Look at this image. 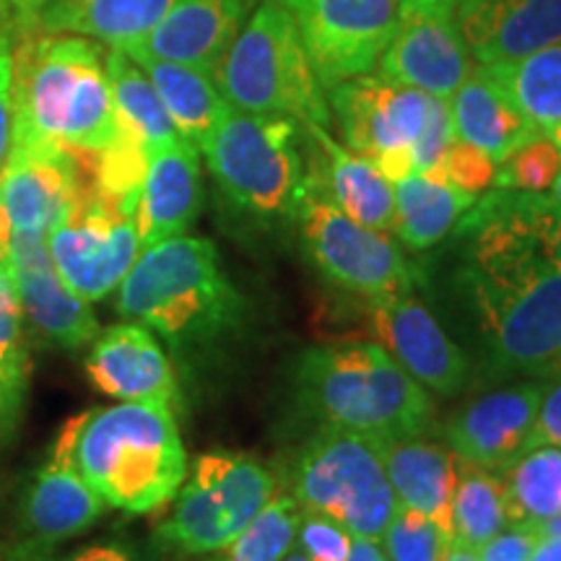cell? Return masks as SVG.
I'll return each mask as SVG.
<instances>
[{
    "mask_svg": "<svg viewBox=\"0 0 561 561\" xmlns=\"http://www.w3.org/2000/svg\"><path fill=\"white\" fill-rule=\"evenodd\" d=\"M130 58L151 79L153 89H157L164 110L170 112L180 136L191 140L195 149L203 151L210 133L216 130L221 115L229 107L219 94V89H216L214 76L201 68L185 66V62L159 60L149 58V55H130Z\"/></svg>",
    "mask_w": 561,
    "mask_h": 561,
    "instance_id": "83f0119b",
    "label": "cell"
},
{
    "mask_svg": "<svg viewBox=\"0 0 561 561\" xmlns=\"http://www.w3.org/2000/svg\"><path fill=\"white\" fill-rule=\"evenodd\" d=\"M396 198V231L411 250H430L450 237L462 216L476 203L473 195L458 191L447 180L409 174L392 182Z\"/></svg>",
    "mask_w": 561,
    "mask_h": 561,
    "instance_id": "f1b7e54d",
    "label": "cell"
},
{
    "mask_svg": "<svg viewBox=\"0 0 561 561\" xmlns=\"http://www.w3.org/2000/svg\"><path fill=\"white\" fill-rule=\"evenodd\" d=\"M455 21L479 66L515 62L561 42V0H458Z\"/></svg>",
    "mask_w": 561,
    "mask_h": 561,
    "instance_id": "ffe728a7",
    "label": "cell"
},
{
    "mask_svg": "<svg viewBox=\"0 0 561 561\" xmlns=\"http://www.w3.org/2000/svg\"><path fill=\"white\" fill-rule=\"evenodd\" d=\"M87 375L102 396L128 403H180L178 377L164 348L140 322H121L96 333L87 356Z\"/></svg>",
    "mask_w": 561,
    "mask_h": 561,
    "instance_id": "ac0fdd59",
    "label": "cell"
},
{
    "mask_svg": "<svg viewBox=\"0 0 561 561\" xmlns=\"http://www.w3.org/2000/svg\"><path fill=\"white\" fill-rule=\"evenodd\" d=\"M13 138V19L0 21V172Z\"/></svg>",
    "mask_w": 561,
    "mask_h": 561,
    "instance_id": "b9f144b4",
    "label": "cell"
},
{
    "mask_svg": "<svg viewBox=\"0 0 561 561\" xmlns=\"http://www.w3.org/2000/svg\"><path fill=\"white\" fill-rule=\"evenodd\" d=\"M530 561H561V538H541Z\"/></svg>",
    "mask_w": 561,
    "mask_h": 561,
    "instance_id": "c3c4849f",
    "label": "cell"
},
{
    "mask_svg": "<svg viewBox=\"0 0 561 561\" xmlns=\"http://www.w3.org/2000/svg\"><path fill=\"white\" fill-rule=\"evenodd\" d=\"M468 263L462 294L481 328L491 377L561 375V271L538 255L489 191L458 224Z\"/></svg>",
    "mask_w": 561,
    "mask_h": 561,
    "instance_id": "6da1fadb",
    "label": "cell"
},
{
    "mask_svg": "<svg viewBox=\"0 0 561 561\" xmlns=\"http://www.w3.org/2000/svg\"><path fill=\"white\" fill-rule=\"evenodd\" d=\"M455 3H458V0H455Z\"/></svg>",
    "mask_w": 561,
    "mask_h": 561,
    "instance_id": "6f0895ef",
    "label": "cell"
},
{
    "mask_svg": "<svg viewBox=\"0 0 561 561\" xmlns=\"http://www.w3.org/2000/svg\"><path fill=\"white\" fill-rule=\"evenodd\" d=\"M11 276L24 318L58 348H81L96 339L100 322L55 268L47 240L11 237Z\"/></svg>",
    "mask_w": 561,
    "mask_h": 561,
    "instance_id": "d6986e66",
    "label": "cell"
},
{
    "mask_svg": "<svg viewBox=\"0 0 561 561\" xmlns=\"http://www.w3.org/2000/svg\"><path fill=\"white\" fill-rule=\"evenodd\" d=\"M546 195H549V201L553 203V206H559V208H561V172L557 174V180H553L551 191L546 193Z\"/></svg>",
    "mask_w": 561,
    "mask_h": 561,
    "instance_id": "db71d44e",
    "label": "cell"
},
{
    "mask_svg": "<svg viewBox=\"0 0 561 561\" xmlns=\"http://www.w3.org/2000/svg\"><path fill=\"white\" fill-rule=\"evenodd\" d=\"M278 486V476L252 455H201L153 541L172 557H208L227 549Z\"/></svg>",
    "mask_w": 561,
    "mask_h": 561,
    "instance_id": "9c48e42d",
    "label": "cell"
},
{
    "mask_svg": "<svg viewBox=\"0 0 561 561\" xmlns=\"http://www.w3.org/2000/svg\"><path fill=\"white\" fill-rule=\"evenodd\" d=\"M299 130L291 117L227 107L201 153L231 208L261 224L294 219L307 193Z\"/></svg>",
    "mask_w": 561,
    "mask_h": 561,
    "instance_id": "52a82bcc",
    "label": "cell"
},
{
    "mask_svg": "<svg viewBox=\"0 0 561 561\" xmlns=\"http://www.w3.org/2000/svg\"><path fill=\"white\" fill-rule=\"evenodd\" d=\"M102 45L13 19L11 149L102 151L121 136Z\"/></svg>",
    "mask_w": 561,
    "mask_h": 561,
    "instance_id": "7a4b0ae2",
    "label": "cell"
},
{
    "mask_svg": "<svg viewBox=\"0 0 561 561\" xmlns=\"http://www.w3.org/2000/svg\"><path fill=\"white\" fill-rule=\"evenodd\" d=\"M11 263V231L9 221H5L3 208H0V271Z\"/></svg>",
    "mask_w": 561,
    "mask_h": 561,
    "instance_id": "816d5d0a",
    "label": "cell"
},
{
    "mask_svg": "<svg viewBox=\"0 0 561 561\" xmlns=\"http://www.w3.org/2000/svg\"><path fill=\"white\" fill-rule=\"evenodd\" d=\"M371 328L382 348L396 359L421 388L439 396H458L471 377V362L424 301L411 294L371 301Z\"/></svg>",
    "mask_w": 561,
    "mask_h": 561,
    "instance_id": "2e32d148",
    "label": "cell"
},
{
    "mask_svg": "<svg viewBox=\"0 0 561 561\" xmlns=\"http://www.w3.org/2000/svg\"><path fill=\"white\" fill-rule=\"evenodd\" d=\"M0 561H60L55 546L21 538V541H0Z\"/></svg>",
    "mask_w": 561,
    "mask_h": 561,
    "instance_id": "bcb514c9",
    "label": "cell"
},
{
    "mask_svg": "<svg viewBox=\"0 0 561 561\" xmlns=\"http://www.w3.org/2000/svg\"><path fill=\"white\" fill-rule=\"evenodd\" d=\"M229 107L248 115H284L301 125H331L328 94L305 50L297 21L276 0L250 13L214 70Z\"/></svg>",
    "mask_w": 561,
    "mask_h": 561,
    "instance_id": "8992f818",
    "label": "cell"
},
{
    "mask_svg": "<svg viewBox=\"0 0 561 561\" xmlns=\"http://www.w3.org/2000/svg\"><path fill=\"white\" fill-rule=\"evenodd\" d=\"M286 561H310V559H307V553H291Z\"/></svg>",
    "mask_w": 561,
    "mask_h": 561,
    "instance_id": "9f6ffc18",
    "label": "cell"
},
{
    "mask_svg": "<svg viewBox=\"0 0 561 561\" xmlns=\"http://www.w3.org/2000/svg\"><path fill=\"white\" fill-rule=\"evenodd\" d=\"M346 149L369 159L390 182L413 174V140L430 110V94L382 76H354L325 91Z\"/></svg>",
    "mask_w": 561,
    "mask_h": 561,
    "instance_id": "8fae6325",
    "label": "cell"
},
{
    "mask_svg": "<svg viewBox=\"0 0 561 561\" xmlns=\"http://www.w3.org/2000/svg\"><path fill=\"white\" fill-rule=\"evenodd\" d=\"M255 0H174L167 16L128 55L185 62L214 76L250 19Z\"/></svg>",
    "mask_w": 561,
    "mask_h": 561,
    "instance_id": "7402d4cb",
    "label": "cell"
},
{
    "mask_svg": "<svg viewBox=\"0 0 561 561\" xmlns=\"http://www.w3.org/2000/svg\"><path fill=\"white\" fill-rule=\"evenodd\" d=\"M24 320L9 263L0 271V442L16 430L30 385Z\"/></svg>",
    "mask_w": 561,
    "mask_h": 561,
    "instance_id": "836d02e7",
    "label": "cell"
},
{
    "mask_svg": "<svg viewBox=\"0 0 561 561\" xmlns=\"http://www.w3.org/2000/svg\"><path fill=\"white\" fill-rule=\"evenodd\" d=\"M294 221L305 255L339 289L367 301L411 294V265L388 231L364 227L312 193H305Z\"/></svg>",
    "mask_w": 561,
    "mask_h": 561,
    "instance_id": "30bf717a",
    "label": "cell"
},
{
    "mask_svg": "<svg viewBox=\"0 0 561 561\" xmlns=\"http://www.w3.org/2000/svg\"><path fill=\"white\" fill-rule=\"evenodd\" d=\"M107 510V502L91 489L68 453L55 442L50 460L34 473L19 502L21 538L58 546L81 536Z\"/></svg>",
    "mask_w": 561,
    "mask_h": 561,
    "instance_id": "603a6c76",
    "label": "cell"
},
{
    "mask_svg": "<svg viewBox=\"0 0 561 561\" xmlns=\"http://www.w3.org/2000/svg\"><path fill=\"white\" fill-rule=\"evenodd\" d=\"M289 494L354 538L380 541L398 510L375 437L320 424L294 455Z\"/></svg>",
    "mask_w": 561,
    "mask_h": 561,
    "instance_id": "ba28073f",
    "label": "cell"
},
{
    "mask_svg": "<svg viewBox=\"0 0 561 561\" xmlns=\"http://www.w3.org/2000/svg\"><path fill=\"white\" fill-rule=\"evenodd\" d=\"M541 533L530 525H512L510 530H500L489 543L481 546V561H530Z\"/></svg>",
    "mask_w": 561,
    "mask_h": 561,
    "instance_id": "7bdbcfd3",
    "label": "cell"
},
{
    "mask_svg": "<svg viewBox=\"0 0 561 561\" xmlns=\"http://www.w3.org/2000/svg\"><path fill=\"white\" fill-rule=\"evenodd\" d=\"M561 172V153L549 136H533L496 167L494 187L520 193H549Z\"/></svg>",
    "mask_w": 561,
    "mask_h": 561,
    "instance_id": "8d00e7d4",
    "label": "cell"
},
{
    "mask_svg": "<svg viewBox=\"0 0 561 561\" xmlns=\"http://www.w3.org/2000/svg\"><path fill=\"white\" fill-rule=\"evenodd\" d=\"M203 206L198 149L191 140L153 151L136 208L140 250L185 234Z\"/></svg>",
    "mask_w": 561,
    "mask_h": 561,
    "instance_id": "cb8c5ba5",
    "label": "cell"
},
{
    "mask_svg": "<svg viewBox=\"0 0 561 561\" xmlns=\"http://www.w3.org/2000/svg\"><path fill=\"white\" fill-rule=\"evenodd\" d=\"M507 525L502 473L486 471L473 462H455L453 538L481 549Z\"/></svg>",
    "mask_w": 561,
    "mask_h": 561,
    "instance_id": "d6a6232c",
    "label": "cell"
},
{
    "mask_svg": "<svg viewBox=\"0 0 561 561\" xmlns=\"http://www.w3.org/2000/svg\"><path fill=\"white\" fill-rule=\"evenodd\" d=\"M47 3L50 0H11V5L16 9V21H34Z\"/></svg>",
    "mask_w": 561,
    "mask_h": 561,
    "instance_id": "f907efd6",
    "label": "cell"
},
{
    "mask_svg": "<svg viewBox=\"0 0 561 561\" xmlns=\"http://www.w3.org/2000/svg\"><path fill=\"white\" fill-rule=\"evenodd\" d=\"M390 561H439L453 543V530L416 510L398 504L396 515L382 533Z\"/></svg>",
    "mask_w": 561,
    "mask_h": 561,
    "instance_id": "d590c367",
    "label": "cell"
},
{
    "mask_svg": "<svg viewBox=\"0 0 561 561\" xmlns=\"http://www.w3.org/2000/svg\"><path fill=\"white\" fill-rule=\"evenodd\" d=\"M60 561H153L149 553L128 541H100L79 549Z\"/></svg>",
    "mask_w": 561,
    "mask_h": 561,
    "instance_id": "f6af8a7d",
    "label": "cell"
},
{
    "mask_svg": "<svg viewBox=\"0 0 561 561\" xmlns=\"http://www.w3.org/2000/svg\"><path fill=\"white\" fill-rule=\"evenodd\" d=\"M117 312L180 354L210 348L242 325V297L206 237H170L140 250L117 286Z\"/></svg>",
    "mask_w": 561,
    "mask_h": 561,
    "instance_id": "277c9868",
    "label": "cell"
},
{
    "mask_svg": "<svg viewBox=\"0 0 561 561\" xmlns=\"http://www.w3.org/2000/svg\"><path fill=\"white\" fill-rule=\"evenodd\" d=\"M47 250L60 278L91 305L107 299L123 284L140 255V242L130 216L89 198L50 231Z\"/></svg>",
    "mask_w": 561,
    "mask_h": 561,
    "instance_id": "9a60e30c",
    "label": "cell"
},
{
    "mask_svg": "<svg viewBox=\"0 0 561 561\" xmlns=\"http://www.w3.org/2000/svg\"><path fill=\"white\" fill-rule=\"evenodd\" d=\"M299 543L310 561H346L351 549L348 530L320 512H301Z\"/></svg>",
    "mask_w": 561,
    "mask_h": 561,
    "instance_id": "60d3db41",
    "label": "cell"
},
{
    "mask_svg": "<svg viewBox=\"0 0 561 561\" xmlns=\"http://www.w3.org/2000/svg\"><path fill=\"white\" fill-rule=\"evenodd\" d=\"M496 167L500 164L489 153L455 138L445 161H442V178L450 182L453 187H458V191L479 198V195L494 187Z\"/></svg>",
    "mask_w": 561,
    "mask_h": 561,
    "instance_id": "ab89813d",
    "label": "cell"
},
{
    "mask_svg": "<svg viewBox=\"0 0 561 561\" xmlns=\"http://www.w3.org/2000/svg\"><path fill=\"white\" fill-rule=\"evenodd\" d=\"M346 561H390L388 553H385L377 541H369V538H354L351 541Z\"/></svg>",
    "mask_w": 561,
    "mask_h": 561,
    "instance_id": "7dc6e473",
    "label": "cell"
},
{
    "mask_svg": "<svg viewBox=\"0 0 561 561\" xmlns=\"http://www.w3.org/2000/svg\"><path fill=\"white\" fill-rule=\"evenodd\" d=\"M58 445L107 507L130 515L164 507L187 479V453L170 405L123 401L83 411L62 426Z\"/></svg>",
    "mask_w": 561,
    "mask_h": 561,
    "instance_id": "3957f363",
    "label": "cell"
},
{
    "mask_svg": "<svg viewBox=\"0 0 561 561\" xmlns=\"http://www.w3.org/2000/svg\"><path fill=\"white\" fill-rule=\"evenodd\" d=\"M294 390L322 424L375 439L424 437L434 426L430 392L369 341L307 348L294 367Z\"/></svg>",
    "mask_w": 561,
    "mask_h": 561,
    "instance_id": "5b68a950",
    "label": "cell"
},
{
    "mask_svg": "<svg viewBox=\"0 0 561 561\" xmlns=\"http://www.w3.org/2000/svg\"><path fill=\"white\" fill-rule=\"evenodd\" d=\"M174 0H50L34 24L53 34H81L115 50H130L149 34Z\"/></svg>",
    "mask_w": 561,
    "mask_h": 561,
    "instance_id": "4316f807",
    "label": "cell"
},
{
    "mask_svg": "<svg viewBox=\"0 0 561 561\" xmlns=\"http://www.w3.org/2000/svg\"><path fill=\"white\" fill-rule=\"evenodd\" d=\"M541 396L543 382H520L462 405L445 426L455 458L496 473L520 460L530 450Z\"/></svg>",
    "mask_w": 561,
    "mask_h": 561,
    "instance_id": "e0dca14e",
    "label": "cell"
},
{
    "mask_svg": "<svg viewBox=\"0 0 561 561\" xmlns=\"http://www.w3.org/2000/svg\"><path fill=\"white\" fill-rule=\"evenodd\" d=\"M471 73V53L455 21V0H401V19L380 76L419 89L437 100H450Z\"/></svg>",
    "mask_w": 561,
    "mask_h": 561,
    "instance_id": "5bb4252c",
    "label": "cell"
},
{
    "mask_svg": "<svg viewBox=\"0 0 561 561\" xmlns=\"http://www.w3.org/2000/svg\"><path fill=\"white\" fill-rule=\"evenodd\" d=\"M307 136V193L333 203L343 214L364 227L392 231L396 198L392 182L339 140H333L322 125H301Z\"/></svg>",
    "mask_w": 561,
    "mask_h": 561,
    "instance_id": "44dd1931",
    "label": "cell"
},
{
    "mask_svg": "<svg viewBox=\"0 0 561 561\" xmlns=\"http://www.w3.org/2000/svg\"><path fill=\"white\" fill-rule=\"evenodd\" d=\"M533 447H559L561 450V375H557V382L543 385L536 424L530 432V450Z\"/></svg>",
    "mask_w": 561,
    "mask_h": 561,
    "instance_id": "ee69618b",
    "label": "cell"
},
{
    "mask_svg": "<svg viewBox=\"0 0 561 561\" xmlns=\"http://www.w3.org/2000/svg\"><path fill=\"white\" fill-rule=\"evenodd\" d=\"M507 523L538 525L561 512V450L533 447L502 471Z\"/></svg>",
    "mask_w": 561,
    "mask_h": 561,
    "instance_id": "1f68e13d",
    "label": "cell"
},
{
    "mask_svg": "<svg viewBox=\"0 0 561 561\" xmlns=\"http://www.w3.org/2000/svg\"><path fill=\"white\" fill-rule=\"evenodd\" d=\"M447 102L453 112L455 138L489 153L496 164L520 149L525 140L541 136L483 66L471 68L468 79Z\"/></svg>",
    "mask_w": 561,
    "mask_h": 561,
    "instance_id": "484cf974",
    "label": "cell"
},
{
    "mask_svg": "<svg viewBox=\"0 0 561 561\" xmlns=\"http://www.w3.org/2000/svg\"><path fill=\"white\" fill-rule=\"evenodd\" d=\"M89 201V174L79 151L62 146L11 149L0 172V208L11 237L47 240Z\"/></svg>",
    "mask_w": 561,
    "mask_h": 561,
    "instance_id": "4fadbf2b",
    "label": "cell"
},
{
    "mask_svg": "<svg viewBox=\"0 0 561 561\" xmlns=\"http://www.w3.org/2000/svg\"><path fill=\"white\" fill-rule=\"evenodd\" d=\"M546 136H549L551 140H553V146H557V149H559V153H561V123L557 125V128H553V130H549V133H546Z\"/></svg>",
    "mask_w": 561,
    "mask_h": 561,
    "instance_id": "11a10c76",
    "label": "cell"
},
{
    "mask_svg": "<svg viewBox=\"0 0 561 561\" xmlns=\"http://www.w3.org/2000/svg\"><path fill=\"white\" fill-rule=\"evenodd\" d=\"M483 68L536 133L546 136L561 123V42L515 62Z\"/></svg>",
    "mask_w": 561,
    "mask_h": 561,
    "instance_id": "4dcf8cb0",
    "label": "cell"
},
{
    "mask_svg": "<svg viewBox=\"0 0 561 561\" xmlns=\"http://www.w3.org/2000/svg\"><path fill=\"white\" fill-rule=\"evenodd\" d=\"M104 62H107L112 100H115V115L121 133L136 138L149 153L185 140L180 136V130L174 128L170 112L161 104L151 79L128 53L110 47L107 55H104Z\"/></svg>",
    "mask_w": 561,
    "mask_h": 561,
    "instance_id": "f546056e",
    "label": "cell"
},
{
    "mask_svg": "<svg viewBox=\"0 0 561 561\" xmlns=\"http://www.w3.org/2000/svg\"><path fill=\"white\" fill-rule=\"evenodd\" d=\"M538 533H541V538H561V512L538 525Z\"/></svg>",
    "mask_w": 561,
    "mask_h": 561,
    "instance_id": "f5cc1de1",
    "label": "cell"
},
{
    "mask_svg": "<svg viewBox=\"0 0 561 561\" xmlns=\"http://www.w3.org/2000/svg\"><path fill=\"white\" fill-rule=\"evenodd\" d=\"M455 144L453 112L450 102L432 96L426 121L421 125L416 140H413V174H426V178H442V161Z\"/></svg>",
    "mask_w": 561,
    "mask_h": 561,
    "instance_id": "f35d334b",
    "label": "cell"
},
{
    "mask_svg": "<svg viewBox=\"0 0 561 561\" xmlns=\"http://www.w3.org/2000/svg\"><path fill=\"white\" fill-rule=\"evenodd\" d=\"M502 198L538 255L561 271V208L546 193L502 191Z\"/></svg>",
    "mask_w": 561,
    "mask_h": 561,
    "instance_id": "74e56055",
    "label": "cell"
},
{
    "mask_svg": "<svg viewBox=\"0 0 561 561\" xmlns=\"http://www.w3.org/2000/svg\"><path fill=\"white\" fill-rule=\"evenodd\" d=\"M297 21L322 89L371 73L401 19V0H276Z\"/></svg>",
    "mask_w": 561,
    "mask_h": 561,
    "instance_id": "7c38bea8",
    "label": "cell"
},
{
    "mask_svg": "<svg viewBox=\"0 0 561 561\" xmlns=\"http://www.w3.org/2000/svg\"><path fill=\"white\" fill-rule=\"evenodd\" d=\"M385 473L401 507L416 510L453 530L455 460L445 447L424 437L377 439Z\"/></svg>",
    "mask_w": 561,
    "mask_h": 561,
    "instance_id": "d4e9b609",
    "label": "cell"
},
{
    "mask_svg": "<svg viewBox=\"0 0 561 561\" xmlns=\"http://www.w3.org/2000/svg\"><path fill=\"white\" fill-rule=\"evenodd\" d=\"M439 561H481L479 559V549H473V546L462 543V541H455L450 543V549L445 551V557H442Z\"/></svg>",
    "mask_w": 561,
    "mask_h": 561,
    "instance_id": "681fc988",
    "label": "cell"
},
{
    "mask_svg": "<svg viewBox=\"0 0 561 561\" xmlns=\"http://www.w3.org/2000/svg\"><path fill=\"white\" fill-rule=\"evenodd\" d=\"M301 512L289 491L276 494L227 549L208 553L203 561H284L297 541Z\"/></svg>",
    "mask_w": 561,
    "mask_h": 561,
    "instance_id": "e575fe53",
    "label": "cell"
}]
</instances>
